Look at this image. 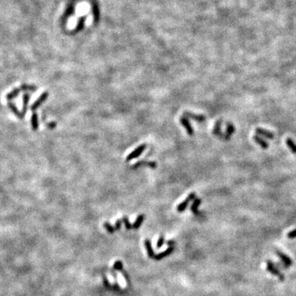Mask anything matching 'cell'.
I'll use <instances>...</instances> for the list:
<instances>
[{"label":"cell","mask_w":296,"mask_h":296,"mask_svg":"<svg viewBox=\"0 0 296 296\" xmlns=\"http://www.w3.org/2000/svg\"><path fill=\"white\" fill-rule=\"evenodd\" d=\"M235 131L234 126L233 125L232 123H227V126H226V133H224L223 135L222 139L224 141H229L230 139V137L233 135V133Z\"/></svg>","instance_id":"obj_6"},{"label":"cell","mask_w":296,"mask_h":296,"mask_svg":"<svg viewBox=\"0 0 296 296\" xmlns=\"http://www.w3.org/2000/svg\"><path fill=\"white\" fill-rule=\"evenodd\" d=\"M286 145L288 146V147L290 149V151L293 152L294 154H296V143L294 142L293 140L290 137L286 139Z\"/></svg>","instance_id":"obj_20"},{"label":"cell","mask_w":296,"mask_h":296,"mask_svg":"<svg viewBox=\"0 0 296 296\" xmlns=\"http://www.w3.org/2000/svg\"><path fill=\"white\" fill-rule=\"evenodd\" d=\"M167 243H168V244H169V245H173V244H174V242L170 241H170H168Z\"/></svg>","instance_id":"obj_30"},{"label":"cell","mask_w":296,"mask_h":296,"mask_svg":"<svg viewBox=\"0 0 296 296\" xmlns=\"http://www.w3.org/2000/svg\"><path fill=\"white\" fill-rule=\"evenodd\" d=\"M20 89L21 91L26 92V91H36V87L34 85H26V84H23L20 87Z\"/></svg>","instance_id":"obj_22"},{"label":"cell","mask_w":296,"mask_h":296,"mask_svg":"<svg viewBox=\"0 0 296 296\" xmlns=\"http://www.w3.org/2000/svg\"><path fill=\"white\" fill-rule=\"evenodd\" d=\"M267 270L270 273H272V275H276L279 278V280H281V281L285 280V276H284L283 274L280 272V270L278 269V267L273 263V262H272L270 260H267Z\"/></svg>","instance_id":"obj_1"},{"label":"cell","mask_w":296,"mask_h":296,"mask_svg":"<svg viewBox=\"0 0 296 296\" xmlns=\"http://www.w3.org/2000/svg\"><path fill=\"white\" fill-rule=\"evenodd\" d=\"M144 215H138L137 216V218L136 219V220H135V222L133 223V229H138L140 226H141V225H142V221H143V220H144Z\"/></svg>","instance_id":"obj_21"},{"label":"cell","mask_w":296,"mask_h":296,"mask_svg":"<svg viewBox=\"0 0 296 296\" xmlns=\"http://www.w3.org/2000/svg\"><path fill=\"white\" fill-rule=\"evenodd\" d=\"M287 238H290V239H293V238H296V229H294V230H293L287 234Z\"/></svg>","instance_id":"obj_25"},{"label":"cell","mask_w":296,"mask_h":296,"mask_svg":"<svg viewBox=\"0 0 296 296\" xmlns=\"http://www.w3.org/2000/svg\"><path fill=\"white\" fill-rule=\"evenodd\" d=\"M55 127H56V123H48V128H50V129H54Z\"/></svg>","instance_id":"obj_29"},{"label":"cell","mask_w":296,"mask_h":296,"mask_svg":"<svg viewBox=\"0 0 296 296\" xmlns=\"http://www.w3.org/2000/svg\"><path fill=\"white\" fill-rule=\"evenodd\" d=\"M255 132H256V133L259 134V135H261V136H262V137H266V138L273 139L274 137H275V135H274V133H272V132L268 131V130H267V129H260V128H258V129H256Z\"/></svg>","instance_id":"obj_9"},{"label":"cell","mask_w":296,"mask_h":296,"mask_svg":"<svg viewBox=\"0 0 296 296\" xmlns=\"http://www.w3.org/2000/svg\"><path fill=\"white\" fill-rule=\"evenodd\" d=\"M253 140H254L255 142H257V144L259 145L260 147H262L263 149H267V148H268V147H269V146H268V143L265 141L264 139L262 138V137H260L254 136L253 137Z\"/></svg>","instance_id":"obj_13"},{"label":"cell","mask_w":296,"mask_h":296,"mask_svg":"<svg viewBox=\"0 0 296 296\" xmlns=\"http://www.w3.org/2000/svg\"><path fill=\"white\" fill-rule=\"evenodd\" d=\"M184 116H185L186 118H192L195 121H197L199 123H202L206 120V117L204 115H202V114H193L191 112H189V111H185L184 112Z\"/></svg>","instance_id":"obj_7"},{"label":"cell","mask_w":296,"mask_h":296,"mask_svg":"<svg viewBox=\"0 0 296 296\" xmlns=\"http://www.w3.org/2000/svg\"><path fill=\"white\" fill-rule=\"evenodd\" d=\"M146 148H147V144L140 145L139 147H137L136 149L134 150L133 152H132L131 153L127 156L126 160H127V161H130V160H133V159H135V158L140 156V155H142V152H144Z\"/></svg>","instance_id":"obj_2"},{"label":"cell","mask_w":296,"mask_h":296,"mask_svg":"<svg viewBox=\"0 0 296 296\" xmlns=\"http://www.w3.org/2000/svg\"><path fill=\"white\" fill-rule=\"evenodd\" d=\"M8 108H9L11 110H12V112H13V114H14L17 116V117H18L19 118H23L24 114H22V113H20V111L18 110V109L17 108V106L14 105V104H13V103H11V102H8Z\"/></svg>","instance_id":"obj_11"},{"label":"cell","mask_w":296,"mask_h":296,"mask_svg":"<svg viewBox=\"0 0 296 296\" xmlns=\"http://www.w3.org/2000/svg\"><path fill=\"white\" fill-rule=\"evenodd\" d=\"M141 165H148L150 167L152 168H155L156 167V163L153 162V161H140V162L136 163L135 165H133V168H137V167H140Z\"/></svg>","instance_id":"obj_18"},{"label":"cell","mask_w":296,"mask_h":296,"mask_svg":"<svg viewBox=\"0 0 296 296\" xmlns=\"http://www.w3.org/2000/svg\"><path fill=\"white\" fill-rule=\"evenodd\" d=\"M30 100V96L29 94H24L23 95V106H22V114H25L27 111V105L29 103Z\"/></svg>","instance_id":"obj_19"},{"label":"cell","mask_w":296,"mask_h":296,"mask_svg":"<svg viewBox=\"0 0 296 296\" xmlns=\"http://www.w3.org/2000/svg\"><path fill=\"white\" fill-rule=\"evenodd\" d=\"M195 197H196V193H192L189 194L186 199L184 200V202H181L180 204L178 205V207H177V210H178V212H183L184 210L186 209L187 207H188L189 202H191V201H193Z\"/></svg>","instance_id":"obj_3"},{"label":"cell","mask_w":296,"mask_h":296,"mask_svg":"<svg viewBox=\"0 0 296 296\" xmlns=\"http://www.w3.org/2000/svg\"><path fill=\"white\" fill-rule=\"evenodd\" d=\"M164 243H165V238H164V236L161 235L160 238H159V239L157 240L156 247H157V248H160V247L162 246L163 244H164Z\"/></svg>","instance_id":"obj_26"},{"label":"cell","mask_w":296,"mask_h":296,"mask_svg":"<svg viewBox=\"0 0 296 296\" xmlns=\"http://www.w3.org/2000/svg\"><path fill=\"white\" fill-rule=\"evenodd\" d=\"M221 124H222V120L221 119L218 120L215 123V125L214 127V129H213V133L215 134V136L220 137L222 138L224 133L221 132Z\"/></svg>","instance_id":"obj_10"},{"label":"cell","mask_w":296,"mask_h":296,"mask_svg":"<svg viewBox=\"0 0 296 296\" xmlns=\"http://www.w3.org/2000/svg\"><path fill=\"white\" fill-rule=\"evenodd\" d=\"M123 220V222L124 223V225H125V227H126V229H127V230H131V229L133 228V225L130 224L129 219H128V217H127V216H123V220Z\"/></svg>","instance_id":"obj_24"},{"label":"cell","mask_w":296,"mask_h":296,"mask_svg":"<svg viewBox=\"0 0 296 296\" xmlns=\"http://www.w3.org/2000/svg\"><path fill=\"white\" fill-rule=\"evenodd\" d=\"M173 250H174L173 247H170V248H169L167 250H165V252H162V253H159V254H157V255H155L153 258H154V259H155V260L162 259L163 257H166L167 255H169L170 253H171L173 252Z\"/></svg>","instance_id":"obj_12"},{"label":"cell","mask_w":296,"mask_h":296,"mask_svg":"<svg viewBox=\"0 0 296 296\" xmlns=\"http://www.w3.org/2000/svg\"><path fill=\"white\" fill-rule=\"evenodd\" d=\"M122 267H123V264H122V262L120 261H117L114 265V268L116 269V270L121 271L122 270Z\"/></svg>","instance_id":"obj_27"},{"label":"cell","mask_w":296,"mask_h":296,"mask_svg":"<svg viewBox=\"0 0 296 296\" xmlns=\"http://www.w3.org/2000/svg\"><path fill=\"white\" fill-rule=\"evenodd\" d=\"M121 224H122V220H116V223H115V230H118L119 229L121 228Z\"/></svg>","instance_id":"obj_28"},{"label":"cell","mask_w":296,"mask_h":296,"mask_svg":"<svg viewBox=\"0 0 296 296\" xmlns=\"http://www.w3.org/2000/svg\"><path fill=\"white\" fill-rule=\"evenodd\" d=\"M180 123L185 128L189 135H193V129L192 128L191 123L189 121V118H186L185 116H182L180 118Z\"/></svg>","instance_id":"obj_8"},{"label":"cell","mask_w":296,"mask_h":296,"mask_svg":"<svg viewBox=\"0 0 296 296\" xmlns=\"http://www.w3.org/2000/svg\"><path fill=\"white\" fill-rule=\"evenodd\" d=\"M275 253L277 254L278 257H280V259L282 261L283 264L285 265L286 267H291V266L293 265V261H292V259H291L290 257H288L287 255L285 254L284 253L280 252V250H276V251H275Z\"/></svg>","instance_id":"obj_5"},{"label":"cell","mask_w":296,"mask_h":296,"mask_svg":"<svg viewBox=\"0 0 296 296\" xmlns=\"http://www.w3.org/2000/svg\"><path fill=\"white\" fill-rule=\"evenodd\" d=\"M104 227H105V228L108 230V232H109V233H110V234L114 233V231L116 230L115 228H114V227H113L112 225H110L109 222L104 223Z\"/></svg>","instance_id":"obj_23"},{"label":"cell","mask_w":296,"mask_h":296,"mask_svg":"<svg viewBox=\"0 0 296 296\" xmlns=\"http://www.w3.org/2000/svg\"><path fill=\"white\" fill-rule=\"evenodd\" d=\"M145 245H146V248H147V253H148V256H149V257L153 258L155 256L154 251H153V249H152V244H151V242H150L149 239H146V240H145Z\"/></svg>","instance_id":"obj_16"},{"label":"cell","mask_w":296,"mask_h":296,"mask_svg":"<svg viewBox=\"0 0 296 296\" xmlns=\"http://www.w3.org/2000/svg\"><path fill=\"white\" fill-rule=\"evenodd\" d=\"M21 90L20 89V87L19 88H16V89H14V90H13L12 92H9L8 95H7V99H8V100H13V99H14V98H16L17 96H18L19 94H20V92H21Z\"/></svg>","instance_id":"obj_17"},{"label":"cell","mask_w":296,"mask_h":296,"mask_svg":"<svg viewBox=\"0 0 296 296\" xmlns=\"http://www.w3.org/2000/svg\"><path fill=\"white\" fill-rule=\"evenodd\" d=\"M201 202H202V200L200 198H197V199L194 200L193 203L191 206V211L193 212V213H194V214L198 213V207H199Z\"/></svg>","instance_id":"obj_15"},{"label":"cell","mask_w":296,"mask_h":296,"mask_svg":"<svg viewBox=\"0 0 296 296\" xmlns=\"http://www.w3.org/2000/svg\"><path fill=\"white\" fill-rule=\"evenodd\" d=\"M48 96H49V92H45L44 93H42L41 96H39V98H38V99H37L34 103H33V104H32V105L31 106V110H32V111H35L36 109H38V108L41 105L42 103L45 102V100H46Z\"/></svg>","instance_id":"obj_4"},{"label":"cell","mask_w":296,"mask_h":296,"mask_svg":"<svg viewBox=\"0 0 296 296\" xmlns=\"http://www.w3.org/2000/svg\"><path fill=\"white\" fill-rule=\"evenodd\" d=\"M31 122H32V128L34 131H36L38 128H39V121H38V115L37 114L34 113L32 116L31 118Z\"/></svg>","instance_id":"obj_14"}]
</instances>
